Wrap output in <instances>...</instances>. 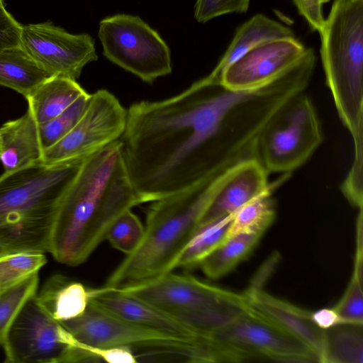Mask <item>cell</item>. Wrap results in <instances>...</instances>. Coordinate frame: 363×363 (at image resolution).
<instances>
[{
	"instance_id": "8",
	"label": "cell",
	"mask_w": 363,
	"mask_h": 363,
	"mask_svg": "<svg viewBox=\"0 0 363 363\" xmlns=\"http://www.w3.org/2000/svg\"><path fill=\"white\" fill-rule=\"evenodd\" d=\"M206 337L214 345L223 362H318L316 354L303 342L251 307L235 321Z\"/></svg>"
},
{
	"instance_id": "6",
	"label": "cell",
	"mask_w": 363,
	"mask_h": 363,
	"mask_svg": "<svg viewBox=\"0 0 363 363\" xmlns=\"http://www.w3.org/2000/svg\"><path fill=\"white\" fill-rule=\"evenodd\" d=\"M323 140L315 106L304 91L283 104L257 141L256 159L269 173H289L302 166Z\"/></svg>"
},
{
	"instance_id": "31",
	"label": "cell",
	"mask_w": 363,
	"mask_h": 363,
	"mask_svg": "<svg viewBox=\"0 0 363 363\" xmlns=\"http://www.w3.org/2000/svg\"><path fill=\"white\" fill-rule=\"evenodd\" d=\"M333 308L342 323L363 325L362 272L353 269L344 294Z\"/></svg>"
},
{
	"instance_id": "22",
	"label": "cell",
	"mask_w": 363,
	"mask_h": 363,
	"mask_svg": "<svg viewBox=\"0 0 363 363\" xmlns=\"http://www.w3.org/2000/svg\"><path fill=\"white\" fill-rule=\"evenodd\" d=\"M48 77L21 45L0 51V85L26 99Z\"/></svg>"
},
{
	"instance_id": "10",
	"label": "cell",
	"mask_w": 363,
	"mask_h": 363,
	"mask_svg": "<svg viewBox=\"0 0 363 363\" xmlns=\"http://www.w3.org/2000/svg\"><path fill=\"white\" fill-rule=\"evenodd\" d=\"M85 346L145 350L141 356L185 357L198 343L180 340L118 317L89 300L79 317L61 323Z\"/></svg>"
},
{
	"instance_id": "11",
	"label": "cell",
	"mask_w": 363,
	"mask_h": 363,
	"mask_svg": "<svg viewBox=\"0 0 363 363\" xmlns=\"http://www.w3.org/2000/svg\"><path fill=\"white\" fill-rule=\"evenodd\" d=\"M127 110L105 89L90 95L88 105L75 125L61 140L44 150L42 162L86 158L119 140L125 129Z\"/></svg>"
},
{
	"instance_id": "5",
	"label": "cell",
	"mask_w": 363,
	"mask_h": 363,
	"mask_svg": "<svg viewBox=\"0 0 363 363\" xmlns=\"http://www.w3.org/2000/svg\"><path fill=\"white\" fill-rule=\"evenodd\" d=\"M326 84L354 153L363 152V0H335L318 31Z\"/></svg>"
},
{
	"instance_id": "16",
	"label": "cell",
	"mask_w": 363,
	"mask_h": 363,
	"mask_svg": "<svg viewBox=\"0 0 363 363\" xmlns=\"http://www.w3.org/2000/svg\"><path fill=\"white\" fill-rule=\"evenodd\" d=\"M250 306L263 318L307 345L320 362L324 330L313 321L312 311L274 297L260 286H252L244 292Z\"/></svg>"
},
{
	"instance_id": "38",
	"label": "cell",
	"mask_w": 363,
	"mask_h": 363,
	"mask_svg": "<svg viewBox=\"0 0 363 363\" xmlns=\"http://www.w3.org/2000/svg\"><path fill=\"white\" fill-rule=\"evenodd\" d=\"M0 152H1V145H0Z\"/></svg>"
},
{
	"instance_id": "15",
	"label": "cell",
	"mask_w": 363,
	"mask_h": 363,
	"mask_svg": "<svg viewBox=\"0 0 363 363\" xmlns=\"http://www.w3.org/2000/svg\"><path fill=\"white\" fill-rule=\"evenodd\" d=\"M268 173L256 158L244 160L230 168L213 200L203 214L200 228L235 213L240 207L274 189Z\"/></svg>"
},
{
	"instance_id": "4",
	"label": "cell",
	"mask_w": 363,
	"mask_h": 363,
	"mask_svg": "<svg viewBox=\"0 0 363 363\" xmlns=\"http://www.w3.org/2000/svg\"><path fill=\"white\" fill-rule=\"evenodd\" d=\"M84 159L38 162L0 176V246L6 252H50L60 201Z\"/></svg>"
},
{
	"instance_id": "2",
	"label": "cell",
	"mask_w": 363,
	"mask_h": 363,
	"mask_svg": "<svg viewBox=\"0 0 363 363\" xmlns=\"http://www.w3.org/2000/svg\"><path fill=\"white\" fill-rule=\"evenodd\" d=\"M140 203L117 140L83 161L60 201L49 252L69 266L84 263L114 221Z\"/></svg>"
},
{
	"instance_id": "34",
	"label": "cell",
	"mask_w": 363,
	"mask_h": 363,
	"mask_svg": "<svg viewBox=\"0 0 363 363\" xmlns=\"http://www.w3.org/2000/svg\"><path fill=\"white\" fill-rule=\"evenodd\" d=\"M330 0H293L299 14L304 18L310 28L319 31L325 20L323 6Z\"/></svg>"
},
{
	"instance_id": "26",
	"label": "cell",
	"mask_w": 363,
	"mask_h": 363,
	"mask_svg": "<svg viewBox=\"0 0 363 363\" xmlns=\"http://www.w3.org/2000/svg\"><path fill=\"white\" fill-rule=\"evenodd\" d=\"M233 214L201 226L182 255L177 267L190 269L199 266L226 240Z\"/></svg>"
},
{
	"instance_id": "9",
	"label": "cell",
	"mask_w": 363,
	"mask_h": 363,
	"mask_svg": "<svg viewBox=\"0 0 363 363\" xmlns=\"http://www.w3.org/2000/svg\"><path fill=\"white\" fill-rule=\"evenodd\" d=\"M104 55L146 82L172 72L170 50L140 17L116 14L100 21Z\"/></svg>"
},
{
	"instance_id": "24",
	"label": "cell",
	"mask_w": 363,
	"mask_h": 363,
	"mask_svg": "<svg viewBox=\"0 0 363 363\" xmlns=\"http://www.w3.org/2000/svg\"><path fill=\"white\" fill-rule=\"evenodd\" d=\"M262 234L240 233L225 240L200 264L206 276L219 279L233 270L256 247Z\"/></svg>"
},
{
	"instance_id": "23",
	"label": "cell",
	"mask_w": 363,
	"mask_h": 363,
	"mask_svg": "<svg viewBox=\"0 0 363 363\" xmlns=\"http://www.w3.org/2000/svg\"><path fill=\"white\" fill-rule=\"evenodd\" d=\"M363 325L341 323L324 330L321 363H362Z\"/></svg>"
},
{
	"instance_id": "32",
	"label": "cell",
	"mask_w": 363,
	"mask_h": 363,
	"mask_svg": "<svg viewBox=\"0 0 363 363\" xmlns=\"http://www.w3.org/2000/svg\"><path fill=\"white\" fill-rule=\"evenodd\" d=\"M250 0H197L194 18L199 23L207 22L220 16L246 13Z\"/></svg>"
},
{
	"instance_id": "35",
	"label": "cell",
	"mask_w": 363,
	"mask_h": 363,
	"mask_svg": "<svg viewBox=\"0 0 363 363\" xmlns=\"http://www.w3.org/2000/svg\"><path fill=\"white\" fill-rule=\"evenodd\" d=\"M311 318L315 324L323 330L342 323L333 308L312 311Z\"/></svg>"
},
{
	"instance_id": "7",
	"label": "cell",
	"mask_w": 363,
	"mask_h": 363,
	"mask_svg": "<svg viewBox=\"0 0 363 363\" xmlns=\"http://www.w3.org/2000/svg\"><path fill=\"white\" fill-rule=\"evenodd\" d=\"M2 346L8 363L89 362L79 342L43 308L35 294L21 308Z\"/></svg>"
},
{
	"instance_id": "33",
	"label": "cell",
	"mask_w": 363,
	"mask_h": 363,
	"mask_svg": "<svg viewBox=\"0 0 363 363\" xmlns=\"http://www.w3.org/2000/svg\"><path fill=\"white\" fill-rule=\"evenodd\" d=\"M22 25L0 5V51L21 45Z\"/></svg>"
},
{
	"instance_id": "1",
	"label": "cell",
	"mask_w": 363,
	"mask_h": 363,
	"mask_svg": "<svg viewBox=\"0 0 363 363\" xmlns=\"http://www.w3.org/2000/svg\"><path fill=\"white\" fill-rule=\"evenodd\" d=\"M298 91L286 77L257 90L235 91L206 76L172 97L131 105L121 140L141 203L178 193L256 158L261 130Z\"/></svg>"
},
{
	"instance_id": "21",
	"label": "cell",
	"mask_w": 363,
	"mask_h": 363,
	"mask_svg": "<svg viewBox=\"0 0 363 363\" xmlns=\"http://www.w3.org/2000/svg\"><path fill=\"white\" fill-rule=\"evenodd\" d=\"M84 92L76 80L53 76L40 84L26 99L28 108L37 123L41 124L60 114Z\"/></svg>"
},
{
	"instance_id": "12",
	"label": "cell",
	"mask_w": 363,
	"mask_h": 363,
	"mask_svg": "<svg viewBox=\"0 0 363 363\" xmlns=\"http://www.w3.org/2000/svg\"><path fill=\"white\" fill-rule=\"evenodd\" d=\"M113 291L151 303L188 328L205 310L242 294L205 283L191 275L172 272L143 284Z\"/></svg>"
},
{
	"instance_id": "28",
	"label": "cell",
	"mask_w": 363,
	"mask_h": 363,
	"mask_svg": "<svg viewBox=\"0 0 363 363\" xmlns=\"http://www.w3.org/2000/svg\"><path fill=\"white\" fill-rule=\"evenodd\" d=\"M38 273L0 291V345L24 303L37 292Z\"/></svg>"
},
{
	"instance_id": "18",
	"label": "cell",
	"mask_w": 363,
	"mask_h": 363,
	"mask_svg": "<svg viewBox=\"0 0 363 363\" xmlns=\"http://www.w3.org/2000/svg\"><path fill=\"white\" fill-rule=\"evenodd\" d=\"M0 162L4 172L42 162L44 150L38 123L28 108L20 118L0 127Z\"/></svg>"
},
{
	"instance_id": "29",
	"label": "cell",
	"mask_w": 363,
	"mask_h": 363,
	"mask_svg": "<svg viewBox=\"0 0 363 363\" xmlns=\"http://www.w3.org/2000/svg\"><path fill=\"white\" fill-rule=\"evenodd\" d=\"M90 95L84 92L60 114L48 122L38 124L43 150L53 145L71 130L83 115Z\"/></svg>"
},
{
	"instance_id": "30",
	"label": "cell",
	"mask_w": 363,
	"mask_h": 363,
	"mask_svg": "<svg viewBox=\"0 0 363 363\" xmlns=\"http://www.w3.org/2000/svg\"><path fill=\"white\" fill-rule=\"evenodd\" d=\"M143 234V225L130 209L114 221L107 233L106 240L114 248L128 255L139 245Z\"/></svg>"
},
{
	"instance_id": "20",
	"label": "cell",
	"mask_w": 363,
	"mask_h": 363,
	"mask_svg": "<svg viewBox=\"0 0 363 363\" xmlns=\"http://www.w3.org/2000/svg\"><path fill=\"white\" fill-rule=\"evenodd\" d=\"M35 297L55 320L63 323L80 316L85 311L90 299V289L82 283L55 275L38 294L36 292Z\"/></svg>"
},
{
	"instance_id": "14",
	"label": "cell",
	"mask_w": 363,
	"mask_h": 363,
	"mask_svg": "<svg viewBox=\"0 0 363 363\" xmlns=\"http://www.w3.org/2000/svg\"><path fill=\"white\" fill-rule=\"evenodd\" d=\"M313 51L295 37L266 42L228 67L220 76V83L235 91L259 89L289 73Z\"/></svg>"
},
{
	"instance_id": "37",
	"label": "cell",
	"mask_w": 363,
	"mask_h": 363,
	"mask_svg": "<svg viewBox=\"0 0 363 363\" xmlns=\"http://www.w3.org/2000/svg\"><path fill=\"white\" fill-rule=\"evenodd\" d=\"M4 4L3 0H0V5Z\"/></svg>"
},
{
	"instance_id": "13",
	"label": "cell",
	"mask_w": 363,
	"mask_h": 363,
	"mask_svg": "<svg viewBox=\"0 0 363 363\" xmlns=\"http://www.w3.org/2000/svg\"><path fill=\"white\" fill-rule=\"evenodd\" d=\"M23 48L50 76L76 80L84 67L98 59L88 34H71L51 22L22 26Z\"/></svg>"
},
{
	"instance_id": "36",
	"label": "cell",
	"mask_w": 363,
	"mask_h": 363,
	"mask_svg": "<svg viewBox=\"0 0 363 363\" xmlns=\"http://www.w3.org/2000/svg\"><path fill=\"white\" fill-rule=\"evenodd\" d=\"M4 253H6V252L2 247L0 246V255H3Z\"/></svg>"
},
{
	"instance_id": "17",
	"label": "cell",
	"mask_w": 363,
	"mask_h": 363,
	"mask_svg": "<svg viewBox=\"0 0 363 363\" xmlns=\"http://www.w3.org/2000/svg\"><path fill=\"white\" fill-rule=\"evenodd\" d=\"M91 301L135 324L189 342L201 339L189 328L156 306L126 294L104 288L90 289Z\"/></svg>"
},
{
	"instance_id": "27",
	"label": "cell",
	"mask_w": 363,
	"mask_h": 363,
	"mask_svg": "<svg viewBox=\"0 0 363 363\" xmlns=\"http://www.w3.org/2000/svg\"><path fill=\"white\" fill-rule=\"evenodd\" d=\"M46 262L45 253L38 252H6L0 255V291L38 273Z\"/></svg>"
},
{
	"instance_id": "3",
	"label": "cell",
	"mask_w": 363,
	"mask_h": 363,
	"mask_svg": "<svg viewBox=\"0 0 363 363\" xmlns=\"http://www.w3.org/2000/svg\"><path fill=\"white\" fill-rule=\"evenodd\" d=\"M227 172L153 201L140 243L108 277L103 288L118 290L138 286L177 268Z\"/></svg>"
},
{
	"instance_id": "25",
	"label": "cell",
	"mask_w": 363,
	"mask_h": 363,
	"mask_svg": "<svg viewBox=\"0 0 363 363\" xmlns=\"http://www.w3.org/2000/svg\"><path fill=\"white\" fill-rule=\"evenodd\" d=\"M269 189L252 199L233 214L226 240L240 233L264 234L276 217L274 202Z\"/></svg>"
},
{
	"instance_id": "19",
	"label": "cell",
	"mask_w": 363,
	"mask_h": 363,
	"mask_svg": "<svg viewBox=\"0 0 363 363\" xmlns=\"http://www.w3.org/2000/svg\"><path fill=\"white\" fill-rule=\"evenodd\" d=\"M290 37L295 36L289 27L264 14L257 13L238 28L226 51L207 76L220 82L223 71L251 49L266 42Z\"/></svg>"
}]
</instances>
